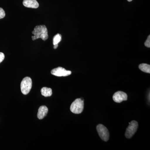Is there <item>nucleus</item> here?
Masks as SVG:
<instances>
[{"label":"nucleus","instance_id":"16","mask_svg":"<svg viewBox=\"0 0 150 150\" xmlns=\"http://www.w3.org/2000/svg\"><path fill=\"white\" fill-rule=\"evenodd\" d=\"M58 47V44H56V45H54V48L55 49H56Z\"/></svg>","mask_w":150,"mask_h":150},{"label":"nucleus","instance_id":"8","mask_svg":"<svg viewBox=\"0 0 150 150\" xmlns=\"http://www.w3.org/2000/svg\"><path fill=\"white\" fill-rule=\"evenodd\" d=\"M23 6L29 8H37L39 7V4L36 0H24Z\"/></svg>","mask_w":150,"mask_h":150},{"label":"nucleus","instance_id":"12","mask_svg":"<svg viewBox=\"0 0 150 150\" xmlns=\"http://www.w3.org/2000/svg\"><path fill=\"white\" fill-rule=\"evenodd\" d=\"M62 40V35L60 34H57L54 36L53 38V44L54 45L58 44Z\"/></svg>","mask_w":150,"mask_h":150},{"label":"nucleus","instance_id":"13","mask_svg":"<svg viewBox=\"0 0 150 150\" xmlns=\"http://www.w3.org/2000/svg\"><path fill=\"white\" fill-rule=\"evenodd\" d=\"M6 14L5 11L1 8H0V19H2L4 18Z\"/></svg>","mask_w":150,"mask_h":150},{"label":"nucleus","instance_id":"14","mask_svg":"<svg viewBox=\"0 0 150 150\" xmlns=\"http://www.w3.org/2000/svg\"><path fill=\"white\" fill-rule=\"evenodd\" d=\"M145 46L148 48L150 47V35L148 36L147 39L146 40L145 43Z\"/></svg>","mask_w":150,"mask_h":150},{"label":"nucleus","instance_id":"5","mask_svg":"<svg viewBox=\"0 0 150 150\" xmlns=\"http://www.w3.org/2000/svg\"><path fill=\"white\" fill-rule=\"evenodd\" d=\"M96 129L101 139L105 142H107L109 140V131L106 127L102 124H99L97 126Z\"/></svg>","mask_w":150,"mask_h":150},{"label":"nucleus","instance_id":"4","mask_svg":"<svg viewBox=\"0 0 150 150\" xmlns=\"http://www.w3.org/2000/svg\"><path fill=\"white\" fill-rule=\"evenodd\" d=\"M138 126L139 124L137 121H133L129 123V126L125 133V136L127 139H131L133 137L138 129Z\"/></svg>","mask_w":150,"mask_h":150},{"label":"nucleus","instance_id":"2","mask_svg":"<svg viewBox=\"0 0 150 150\" xmlns=\"http://www.w3.org/2000/svg\"><path fill=\"white\" fill-rule=\"evenodd\" d=\"M84 101L81 98L75 100L71 105L70 110L75 114H80L83 111Z\"/></svg>","mask_w":150,"mask_h":150},{"label":"nucleus","instance_id":"17","mask_svg":"<svg viewBox=\"0 0 150 150\" xmlns=\"http://www.w3.org/2000/svg\"><path fill=\"white\" fill-rule=\"evenodd\" d=\"M127 1H128L131 2V1H133V0H127Z\"/></svg>","mask_w":150,"mask_h":150},{"label":"nucleus","instance_id":"3","mask_svg":"<svg viewBox=\"0 0 150 150\" xmlns=\"http://www.w3.org/2000/svg\"><path fill=\"white\" fill-rule=\"evenodd\" d=\"M32 81L31 78L26 77L22 81L21 83V89L22 93L27 95L29 93L32 88Z\"/></svg>","mask_w":150,"mask_h":150},{"label":"nucleus","instance_id":"6","mask_svg":"<svg viewBox=\"0 0 150 150\" xmlns=\"http://www.w3.org/2000/svg\"><path fill=\"white\" fill-rule=\"evenodd\" d=\"M51 74L56 76H67L71 74V71H67L62 67H59L52 70L51 71Z\"/></svg>","mask_w":150,"mask_h":150},{"label":"nucleus","instance_id":"10","mask_svg":"<svg viewBox=\"0 0 150 150\" xmlns=\"http://www.w3.org/2000/svg\"><path fill=\"white\" fill-rule=\"evenodd\" d=\"M41 93L42 96L45 97L51 96L52 94V90L51 88L43 87L41 89Z\"/></svg>","mask_w":150,"mask_h":150},{"label":"nucleus","instance_id":"7","mask_svg":"<svg viewBox=\"0 0 150 150\" xmlns=\"http://www.w3.org/2000/svg\"><path fill=\"white\" fill-rule=\"evenodd\" d=\"M112 98L115 102L120 103L122 101L127 100L128 99V96L124 92L117 91L113 94Z\"/></svg>","mask_w":150,"mask_h":150},{"label":"nucleus","instance_id":"15","mask_svg":"<svg viewBox=\"0 0 150 150\" xmlns=\"http://www.w3.org/2000/svg\"><path fill=\"white\" fill-rule=\"evenodd\" d=\"M4 58L5 55L4 53L0 52V63H1L4 61Z\"/></svg>","mask_w":150,"mask_h":150},{"label":"nucleus","instance_id":"9","mask_svg":"<svg viewBox=\"0 0 150 150\" xmlns=\"http://www.w3.org/2000/svg\"><path fill=\"white\" fill-rule=\"evenodd\" d=\"M48 112V108L45 105H42L40 106L38 109V112L37 117L38 119H43L45 116L47 115Z\"/></svg>","mask_w":150,"mask_h":150},{"label":"nucleus","instance_id":"11","mask_svg":"<svg viewBox=\"0 0 150 150\" xmlns=\"http://www.w3.org/2000/svg\"><path fill=\"white\" fill-rule=\"evenodd\" d=\"M139 68L141 71L144 72L150 73V66L149 65L146 64H141L139 66Z\"/></svg>","mask_w":150,"mask_h":150},{"label":"nucleus","instance_id":"1","mask_svg":"<svg viewBox=\"0 0 150 150\" xmlns=\"http://www.w3.org/2000/svg\"><path fill=\"white\" fill-rule=\"evenodd\" d=\"M32 33L34 35L32 36V39L33 40L41 38L43 40H46L48 38V30L46 25H38L34 28Z\"/></svg>","mask_w":150,"mask_h":150}]
</instances>
